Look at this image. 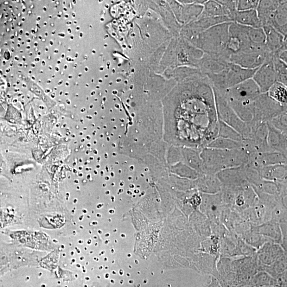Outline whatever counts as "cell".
Masks as SVG:
<instances>
[{
  "mask_svg": "<svg viewBox=\"0 0 287 287\" xmlns=\"http://www.w3.org/2000/svg\"><path fill=\"white\" fill-rule=\"evenodd\" d=\"M171 100V142L202 150L218 137L215 95L206 76L195 77L179 86Z\"/></svg>",
  "mask_w": 287,
  "mask_h": 287,
  "instance_id": "cell-1",
  "label": "cell"
},
{
  "mask_svg": "<svg viewBox=\"0 0 287 287\" xmlns=\"http://www.w3.org/2000/svg\"><path fill=\"white\" fill-rule=\"evenodd\" d=\"M204 175H216L227 169L247 165L248 153L243 149L220 150L205 148L201 150Z\"/></svg>",
  "mask_w": 287,
  "mask_h": 287,
  "instance_id": "cell-2",
  "label": "cell"
},
{
  "mask_svg": "<svg viewBox=\"0 0 287 287\" xmlns=\"http://www.w3.org/2000/svg\"><path fill=\"white\" fill-rule=\"evenodd\" d=\"M230 24L225 23L214 26L198 35L194 39L195 47L204 54L218 56L227 61L225 54Z\"/></svg>",
  "mask_w": 287,
  "mask_h": 287,
  "instance_id": "cell-3",
  "label": "cell"
},
{
  "mask_svg": "<svg viewBox=\"0 0 287 287\" xmlns=\"http://www.w3.org/2000/svg\"><path fill=\"white\" fill-rule=\"evenodd\" d=\"M257 70L241 68L230 62L220 73L207 77L214 90L225 91L242 82L252 78Z\"/></svg>",
  "mask_w": 287,
  "mask_h": 287,
  "instance_id": "cell-4",
  "label": "cell"
},
{
  "mask_svg": "<svg viewBox=\"0 0 287 287\" xmlns=\"http://www.w3.org/2000/svg\"><path fill=\"white\" fill-rule=\"evenodd\" d=\"M217 115L219 120L239 132L244 139L250 137L251 131L247 123L241 120L230 106L223 94L213 89Z\"/></svg>",
  "mask_w": 287,
  "mask_h": 287,
  "instance_id": "cell-5",
  "label": "cell"
},
{
  "mask_svg": "<svg viewBox=\"0 0 287 287\" xmlns=\"http://www.w3.org/2000/svg\"><path fill=\"white\" fill-rule=\"evenodd\" d=\"M252 109L253 119L251 121L263 123L287 111V105L278 103L267 93H261L252 102Z\"/></svg>",
  "mask_w": 287,
  "mask_h": 287,
  "instance_id": "cell-6",
  "label": "cell"
},
{
  "mask_svg": "<svg viewBox=\"0 0 287 287\" xmlns=\"http://www.w3.org/2000/svg\"><path fill=\"white\" fill-rule=\"evenodd\" d=\"M219 92L223 94L227 102L242 104H251L261 93L258 86L252 78L242 82L225 91Z\"/></svg>",
  "mask_w": 287,
  "mask_h": 287,
  "instance_id": "cell-7",
  "label": "cell"
},
{
  "mask_svg": "<svg viewBox=\"0 0 287 287\" xmlns=\"http://www.w3.org/2000/svg\"><path fill=\"white\" fill-rule=\"evenodd\" d=\"M252 79L258 86L261 93H265L277 82V76L273 62V54H268L265 62L255 72Z\"/></svg>",
  "mask_w": 287,
  "mask_h": 287,
  "instance_id": "cell-8",
  "label": "cell"
},
{
  "mask_svg": "<svg viewBox=\"0 0 287 287\" xmlns=\"http://www.w3.org/2000/svg\"><path fill=\"white\" fill-rule=\"evenodd\" d=\"M202 203L200 209L207 216L210 226L220 223V215L223 206L220 193L209 195L201 193Z\"/></svg>",
  "mask_w": 287,
  "mask_h": 287,
  "instance_id": "cell-9",
  "label": "cell"
},
{
  "mask_svg": "<svg viewBox=\"0 0 287 287\" xmlns=\"http://www.w3.org/2000/svg\"><path fill=\"white\" fill-rule=\"evenodd\" d=\"M256 255L258 266L261 269L272 265L287 255V252L281 245L268 241L257 251Z\"/></svg>",
  "mask_w": 287,
  "mask_h": 287,
  "instance_id": "cell-10",
  "label": "cell"
},
{
  "mask_svg": "<svg viewBox=\"0 0 287 287\" xmlns=\"http://www.w3.org/2000/svg\"><path fill=\"white\" fill-rule=\"evenodd\" d=\"M248 156L249 161L247 165L257 170L266 166L287 164V157L277 152L254 153Z\"/></svg>",
  "mask_w": 287,
  "mask_h": 287,
  "instance_id": "cell-11",
  "label": "cell"
},
{
  "mask_svg": "<svg viewBox=\"0 0 287 287\" xmlns=\"http://www.w3.org/2000/svg\"><path fill=\"white\" fill-rule=\"evenodd\" d=\"M268 52L245 53L239 52L230 56L229 62L247 69H257L265 62Z\"/></svg>",
  "mask_w": 287,
  "mask_h": 287,
  "instance_id": "cell-12",
  "label": "cell"
},
{
  "mask_svg": "<svg viewBox=\"0 0 287 287\" xmlns=\"http://www.w3.org/2000/svg\"><path fill=\"white\" fill-rule=\"evenodd\" d=\"M245 166L222 170L216 175L222 186L244 187L250 185L246 180Z\"/></svg>",
  "mask_w": 287,
  "mask_h": 287,
  "instance_id": "cell-13",
  "label": "cell"
},
{
  "mask_svg": "<svg viewBox=\"0 0 287 287\" xmlns=\"http://www.w3.org/2000/svg\"><path fill=\"white\" fill-rule=\"evenodd\" d=\"M265 34V46L268 51L277 53L287 50V38L271 26L262 27Z\"/></svg>",
  "mask_w": 287,
  "mask_h": 287,
  "instance_id": "cell-14",
  "label": "cell"
},
{
  "mask_svg": "<svg viewBox=\"0 0 287 287\" xmlns=\"http://www.w3.org/2000/svg\"><path fill=\"white\" fill-rule=\"evenodd\" d=\"M229 63L218 56L204 54L198 69L204 75L207 76L220 73L228 66Z\"/></svg>",
  "mask_w": 287,
  "mask_h": 287,
  "instance_id": "cell-15",
  "label": "cell"
},
{
  "mask_svg": "<svg viewBox=\"0 0 287 287\" xmlns=\"http://www.w3.org/2000/svg\"><path fill=\"white\" fill-rule=\"evenodd\" d=\"M251 230L253 232L263 236L269 241L282 246L283 234L278 223L269 221L258 226H252Z\"/></svg>",
  "mask_w": 287,
  "mask_h": 287,
  "instance_id": "cell-16",
  "label": "cell"
},
{
  "mask_svg": "<svg viewBox=\"0 0 287 287\" xmlns=\"http://www.w3.org/2000/svg\"><path fill=\"white\" fill-rule=\"evenodd\" d=\"M195 186L200 193L213 195L220 193L222 184L216 175H203L195 181Z\"/></svg>",
  "mask_w": 287,
  "mask_h": 287,
  "instance_id": "cell-17",
  "label": "cell"
},
{
  "mask_svg": "<svg viewBox=\"0 0 287 287\" xmlns=\"http://www.w3.org/2000/svg\"><path fill=\"white\" fill-rule=\"evenodd\" d=\"M268 127L267 144L270 149L287 156V142L286 134L281 132L269 123L266 122Z\"/></svg>",
  "mask_w": 287,
  "mask_h": 287,
  "instance_id": "cell-18",
  "label": "cell"
},
{
  "mask_svg": "<svg viewBox=\"0 0 287 287\" xmlns=\"http://www.w3.org/2000/svg\"><path fill=\"white\" fill-rule=\"evenodd\" d=\"M257 171L263 180L272 182L287 181V164H280L266 166Z\"/></svg>",
  "mask_w": 287,
  "mask_h": 287,
  "instance_id": "cell-19",
  "label": "cell"
},
{
  "mask_svg": "<svg viewBox=\"0 0 287 287\" xmlns=\"http://www.w3.org/2000/svg\"><path fill=\"white\" fill-rule=\"evenodd\" d=\"M233 23L252 28H262L257 10L236 11L231 16Z\"/></svg>",
  "mask_w": 287,
  "mask_h": 287,
  "instance_id": "cell-20",
  "label": "cell"
},
{
  "mask_svg": "<svg viewBox=\"0 0 287 287\" xmlns=\"http://www.w3.org/2000/svg\"><path fill=\"white\" fill-rule=\"evenodd\" d=\"M287 38V1H282L274 12L271 26Z\"/></svg>",
  "mask_w": 287,
  "mask_h": 287,
  "instance_id": "cell-21",
  "label": "cell"
},
{
  "mask_svg": "<svg viewBox=\"0 0 287 287\" xmlns=\"http://www.w3.org/2000/svg\"><path fill=\"white\" fill-rule=\"evenodd\" d=\"M232 15L231 12L226 6L220 3L219 1H207L203 5V10L200 16L209 17L228 16L232 20Z\"/></svg>",
  "mask_w": 287,
  "mask_h": 287,
  "instance_id": "cell-22",
  "label": "cell"
},
{
  "mask_svg": "<svg viewBox=\"0 0 287 287\" xmlns=\"http://www.w3.org/2000/svg\"><path fill=\"white\" fill-rule=\"evenodd\" d=\"M207 148L220 150H235L243 148L244 145L242 142L218 137L212 140Z\"/></svg>",
  "mask_w": 287,
  "mask_h": 287,
  "instance_id": "cell-23",
  "label": "cell"
},
{
  "mask_svg": "<svg viewBox=\"0 0 287 287\" xmlns=\"http://www.w3.org/2000/svg\"><path fill=\"white\" fill-rule=\"evenodd\" d=\"M269 97L278 103L287 105V86L276 82L267 92Z\"/></svg>",
  "mask_w": 287,
  "mask_h": 287,
  "instance_id": "cell-24",
  "label": "cell"
},
{
  "mask_svg": "<svg viewBox=\"0 0 287 287\" xmlns=\"http://www.w3.org/2000/svg\"><path fill=\"white\" fill-rule=\"evenodd\" d=\"M218 137L232 139L237 142H243V138L239 132L219 120Z\"/></svg>",
  "mask_w": 287,
  "mask_h": 287,
  "instance_id": "cell-25",
  "label": "cell"
},
{
  "mask_svg": "<svg viewBox=\"0 0 287 287\" xmlns=\"http://www.w3.org/2000/svg\"><path fill=\"white\" fill-rule=\"evenodd\" d=\"M241 238L247 244L250 245L258 251L262 246L266 242L270 241L263 236L259 235V234L254 232L252 231L248 232L243 236H242Z\"/></svg>",
  "mask_w": 287,
  "mask_h": 287,
  "instance_id": "cell-26",
  "label": "cell"
},
{
  "mask_svg": "<svg viewBox=\"0 0 287 287\" xmlns=\"http://www.w3.org/2000/svg\"><path fill=\"white\" fill-rule=\"evenodd\" d=\"M282 1H260L257 11L260 20L269 15L278 8Z\"/></svg>",
  "mask_w": 287,
  "mask_h": 287,
  "instance_id": "cell-27",
  "label": "cell"
},
{
  "mask_svg": "<svg viewBox=\"0 0 287 287\" xmlns=\"http://www.w3.org/2000/svg\"><path fill=\"white\" fill-rule=\"evenodd\" d=\"M273 54V53H272ZM273 62L275 69L277 82L287 86V65L273 54Z\"/></svg>",
  "mask_w": 287,
  "mask_h": 287,
  "instance_id": "cell-28",
  "label": "cell"
},
{
  "mask_svg": "<svg viewBox=\"0 0 287 287\" xmlns=\"http://www.w3.org/2000/svg\"><path fill=\"white\" fill-rule=\"evenodd\" d=\"M248 36L249 39L254 45L259 47H266V37L263 28L248 27Z\"/></svg>",
  "mask_w": 287,
  "mask_h": 287,
  "instance_id": "cell-29",
  "label": "cell"
},
{
  "mask_svg": "<svg viewBox=\"0 0 287 287\" xmlns=\"http://www.w3.org/2000/svg\"><path fill=\"white\" fill-rule=\"evenodd\" d=\"M287 111H286L272 119L269 122L274 128L278 130L287 134Z\"/></svg>",
  "mask_w": 287,
  "mask_h": 287,
  "instance_id": "cell-30",
  "label": "cell"
},
{
  "mask_svg": "<svg viewBox=\"0 0 287 287\" xmlns=\"http://www.w3.org/2000/svg\"><path fill=\"white\" fill-rule=\"evenodd\" d=\"M260 1H252V0H239L236 4L237 11H247L257 10Z\"/></svg>",
  "mask_w": 287,
  "mask_h": 287,
  "instance_id": "cell-31",
  "label": "cell"
}]
</instances>
